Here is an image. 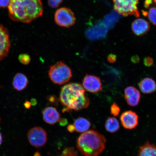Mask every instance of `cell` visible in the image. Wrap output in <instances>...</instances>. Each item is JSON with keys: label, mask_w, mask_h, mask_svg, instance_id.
Wrapping results in <instances>:
<instances>
[{"label": "cell", "mask_w": 156, "mask_h": 156, "mask_svg": "<svg viewBox=\"0 0 156 156\" xmlns=\"http://www.w3.org/2000/svg\"><path fill=\"white\" fill-rule=\"evenodd\" d=\"M27 138L31 145L35 147H41L47 141V133L44 129L34 127L29 130Z\"/></svg>", "instance_id": "7"}, {"label": "cell", "mask_w": 156, "mask_h": 156, "mask_svg": "<svg viewBox=\"0 0 156 156\" xmlns=\"http://www.w3.org/2000/svg\"><path fill=\"white\" fill-rule=\"evenodd\" d=\"M75 131L80 133H83L87 131L90 128L91 124L86 119L79 118L74 122Z\"/></svg>", "instance_id": "17"}, {"label": "cell", "mask_w": 156, "mask_h": 156, "mask_svg": "<svg viewBox=\"0 0 156 156\" xmlns=\"http://www.w3.org/2000/svg\"><path fill=\"white\" fill-rule=\"evenodd\" d=\"M0 121H1V119H0Z\"/></svg>", "instance_id": "37"}, {"label": "cell", "mask_w": 156, "mask_h": 156, "mask_svg": "<svg viewBox=\"0 0 156 156\" xmlns=\"http://www.w3.org/2000/svg\"><path fill=\"white\" fill-rule=\"evenodd\" d=\"M10 1L11 0H0V8L8 7Z\"/></svg>", "instance_id": "26"}, {"label": "cell", "mask_w": 156, "mask_h": 156, "mask_svg": "<svg viewBox=\"0 0 156 156\" xmlns=\"http://www.w3.org/2000/svg\"><path fill=\"white\" fill-rule=\"evenodd\" d=\"M24 105L25 108L27 109H29L30 108L31 104V103L28 102V101H26V102L25 103Z\"/></svg>", "instance_id": "32"}, {"label": "cell", "mask_w": 156, "mask_h": 156, "mask_svg": "<svg viewBox=\"0 0 156 156\" xmlns=\"http://www.w3.org/2000/svg\"><path fill=\"white\" fill-rule=\"evenodd\" d=\"M120 119L122 126L126 129H133L138 124V115L132 111H127L123 112Z\"/></svg>", "instance_id": "10"}, {"label": "cell", "mask_w": 156, "mask_h": 156, "mask_svg": "<svg viewBox=\"0 0 156 156\" xmlns=\"http://www.w3.org/2000/svg\"><path fill=\"white\" fill-rule=\"evenodd\" d=\"M138 86L141 92L146 94L153 93L156 90V83L151 78H144L140 82Z\"/></svg>", "instance_id": "14"}, {"label": "cell", "mask_w": 156, "mask_h": 156, "mask_svg": "<svg viewBox=\"0 0 156 156\" xmlns=\"http://www.w3.org/2000/svg\"><path fill=\"white\" fill-rule=\"evenodd\" d=\"M44 121L48 124L53 125L56 123L61 119V116L54 107H48L44 109L42 112Z\"/></svg>", "instance_id": "12"}, {"label": "cell", "mask_w": 156, "mask_h": 156, "mask_svg": "<svg viewBox=\"0 0 156 156\" xmlns=\"http://www.w3.org/2000/svg\"><path fill=\"white\" fill-rule=\"evenodd\" d=\"M32 102H31V104L33 105H35L37 104V101L35 100V99H32V101H31Z\"/></svg>", "instance_id": "33"}, {"label": "cell", "mask_w": 156, "mask_h": 156, "mask_svg": "<svg viewBox=\"0 0 156 156\" xmlns=\"http://www.w3.org/2000/svg\"><path fill=\"white\" fill-rule=\"evenodd\" d=\"M124 97L127 104L132 107L137 106L141 97L139 90L134 87H128L125 89Z\"/></svg>", "instance_id": "11"}, {"label": "cell", "mask_w": 156, "mask_h": 156, "mask_svg": "<svg viewBox=\"0 0 156 156\" xmlns=\"http://www.w3.org/2000/svg\"><path fill=\"white\" fill-rule=\"evenodd\" d=\"M106 140L96 130H91L83 133L78 138L77 147L84 156H98L104 151Z\"/></svg>", "instance_id": "3"}, {"label": "cell", "mask_w": 156, "mask_h": 156, "mask_svg": "<svg viewBox=\"0 0 156 156\" xmlns=\"http://www.w3.org/2000/svg\"><path fill=\"white\" fill-rule=\"evenodd\" d=\"M83 85L85 89L91 93H97L102 90V83L100 78L94 75H86Z\"/></svg>", "instance_id": "9"}, {"label": "cell", "mask_w": 156, "mask_h": 156, "mask_svg": "<svg viewBox=\"0 0 156 156\" xmlns=\"http://www.w3.org/2000/svg\"><path fill=\"white\" fill-rule=\"evenodd\" d=\"M150 29L149 23L144 19H136L132 24V30L136 36H143L149 31Z\"/></svg>", "instance_id": "13"}, {"label": "cell", "mask_w": 156, "mask_h": 156, "mask_svg": "<svg viewBox=\"0 0 156 156\" xmlns=\"http://www.w3.org/2000/svg\"><path fill=\"white\" fill-rule=\"evenodd\" d=\"M116 56L114 54H111L107 56V60L109 63H114L116 62Z\"/></svg>", "instance_id": "27"}, {"label": "cell", "mask_w": 156, "mask_h": 156, "mask_svg": "<svg viewBox=\"0 0 156 156\" xmlns=\"http://www.w3.org/2000/svg\"><path fill=\"white\" fill-rule=\"evenodd\" d=\"M59 100L65 107L63 112L71 110L79 111L87 108L90 101L85 95V90L80 84L71 83L62 87Z\"/></svg>", "instance_id": "2"}, {"label": "cell", "mask_w": 156, "mask_h": 156, "mask_svg": "<svg viewBox=\"0 0 156 156\" xmlns=\"http://www.w3.org/2000/svg\"><path fill=\"white\" fill-rule=\"evenodd\" d=\"M54 20L58 26L67 28L73 26L76 21L73 12L67 7H62L58 9L55 13Z\"/></svg>", "instance_id": "6"}, {"label": "cell", "mask_w": 156, "mask_h": 156, "mask_svg": "<svg viewBox=\"0 0 156 156\" xmlns=\"http://www.w3.org/2000/svg\"><path fill=\"white\" fill-rule=\"evenodd\" d=\"M78 152L75 148L66 147L64 148L62 153L58 156H78Z\"/></svg>", "instance_id": "20"}, {"label": "cell", "mask_w": 156, "mask_h": 156, "mask_svg": "<svg viewBox=\"0 0 156 156\" xmlns=\"http://www.w3.org/2000/svg\"><path fill=\"white\" fill-rule=\"evenodd\" d=\"M59 123L60 125L62 126H65L68 124V121L67 119H60L59 121Z\"/></svg>", "instance_id": "31"}, {"label": "cell", "mask_w": 156, "mask_h": 156, "mask_svg": "<svg viewBox=\"0 0 156 156\" xmlns=\"http://www.w3.org/2000/svg\"><path fill=\"white\" fill-rule=\"evenodd\" d=\"M144 65L147 67H151L153 64V60L151 57H146L144 59Z\"/></svg>", "instance_id": "25"}, {"label": "cell", "mask_w": 156, "mask_h": 156, "mask_svg": "<svg viewBox=\"0 0 156 156\" xmlns=\"http://www.w3.org/2000/svg\"><path fill=\"white\" fill-rule=\"evenodd\" d=\"M105 127L107 132L114 133L119 129L120 123L115 117H108L105 122Z\"/></svg>", "instance_id": "18"}, {"label": "cell", "mask_w": 156, "mask_h": 156, "mask_svg": "<svg viewBox=\"0 0 156 156\" xmlns=\"http://www.w3.org/2000/svg\"><path fill=\"white\" fill-rule=\"evenodd\" d=\"M138 156H156V145L146 142L140 146Z\"/></svg>", "instance_id": "16"}, {"label": "cell", "mask_w": 156, "mask_h": 156, "mask_svg": "<svg viewBox=\"0 0 156 156\" xmlns=\"http://www.w3.org/2000/svg\"><path fill=\"white\" fill-rule=\"evenodd\" d=\"M131 61L134 64H137L139 63L140 61V58L139 56L137 55L133 56L131 58Z\"/></svg>", "instance_id": "28"}, {"label": "cell", "mask_w": 156, "mask_h": 156, "mask_svg": "<svg viewBox=\"0 0 156 156\" xmlns=\"http://www.w3.org/2000/svg\"><path fill=\"white\" fill-rule=\"evenodd\" d=\"M3 137L2 136L1 132H0V145H1L2 142Z\"/></svg>", "instance_id": "34"}, {"label": "cell", "mask_w": 156, "mask_h": 156, "mask_svg": "<svg viewBox=\"0 0 156 156\" xmlns=\"http://www.w3.org/2000/svg\"><path fill=\"white\" fill-rule=\"evenodd\" d=\"M48 76L54 83L62 85L71 79L72 73L70 68L60 61L51 66L48 71Z\"/></svg>", "instance_id": "4"}, {"label": "cell", "mask_w": 156, "mask_h": 156, "mask_svg": "<svg viewBox=\"0 0 156 156\" xmlns=\"http://www.w3.org/2000/svg\"><path fill=\"white\" fill-rule=\"evenodd\" d=\"M110 113L114 116H117L120 114V108L116 103H113L110 107Z\"/></svg>", "instance_id": "23"}, {"label": "cell", "mask_w": 156, "mask_h": 156, "mask_svg": "<svg viewBox=\"0 0 156 156\" xmlns=\"http://www.w3.org/2000/svg\"><path fill=\"white\" fill-rule=\"evenodd\" d=\"M11 46L9 31L0 24V61L7 57Z\"/></svg>", "instance_id": "8"}, {"label": "cell", "mask_w": 156, "mask_h": 156, "mask_svg": "<svg viewBox=\"0 0 156 156\" xmlns=\"http://www.w3.org/2000/svg\"><path fill=\"white\" fill-rule=\"evenodd\" d=\"M139 0H112L115 10L119 14L127 16L133 15L140 16L137 7Z\"/></svg>", "instance_id": "5"}, {"label": "cell", "mask_w": 156, "mask_h": 156, "mask_svg": "<svg viewBox=\"0 0 156 156\" xmlns=\"http://www.w3.org/2000/svg\"><path fill=\"white\" fill-rule=\"evenodd\" d=\"M153 1H154V2L156 4V0H153Z\"/></svg>", "instance_id": "36"}, {"label": "cell", "mask_w": 156, "mask_h": 156, "mask_svg": "<svg viewBox=\"0 0 156 156\" xmlns=\"http://www.w3.org/2000/svg\"><path fill=\"white\" fill-rule=\"evenodd\" d=\"M147 16L151 23L156 25V7L151 8L147 12Z\"/></svg>", "instance_id": "21"}, {"label": "cell", "mask_w": 156, "mask_h": 156, "mask_svg": "<svg viewBox=\"0 0 156 156\" xmlns=\"http://www.w3.org/2000/svg\"><path fill=\"white\" fill-rule=\"evenodd\" d=\"M34 156H41V154L39 152H37L35 153Z\"/></svg>", "instance_id": "35"}, {"label": "cell", "mask_w": 156, "mask_h": 156, "mask_svg": "<svg viewBox=\"0 0 156 156\" xmlns=\"http://www.w3.org/2000/svg\"><path fill=\"white\" fill-rule=\"evenodd\" d=\"M67 129L68 131L71 133H73L74 131H75V126L73 124H69L67 126Z\"/></svg>", "instance_id": "29"}, {"label": "cell", "mask_w": 156, "mask_h": 156, "mask_svg": "<svg viewBox=\"0 0 156 156\" xmlns=\"http://www.w3.org/2000/svg\"><path fill=\"white\" fill-rule=\"evenodd\" d=\"M63 0H48L49 5L52 8H57L63 2Z\"/></svg>", "instance_id": "24"}, {"label": "cell", "mask_w": 156, "mask_h": 156, "mask_svg": "<svg viewBox=\"0 0 156 156\" xmlns=\"http://www.w3.org/2000/svg\"><path fill=\"white\" fill-rule=\"evenodd\" d=\"M153 0H145L144 3V7L146 9H148L153 3Z\"/></svg>", "instance_id": "30"}, {"label": "cell", "mask_w": 156, "mask_h": 156, "mask_svg": "<svg viewBox=\"0 0 156 156\" xmlns=\"http://www.w3.org/2000/svg\"><path fill=\"white\" fill-rule=\"evenodd\" d=\"M28 83V78L22 73H17L13 78L12 85L16 90L21 91L26 88Z\"/></svg>", "instance_id": "15"}, {"label": "cell", "mask_w": 156, "mask_h": 156, "mask_svg": "<svg viewBox=\"0 0 156 156\" xmlns=\"http://www.w3.org/2000/svg\"><path fill=\"white\" fill-rule=\"evenodd\" d=\"M112 13V14L107 15L105 17L104 23L107 27H112L115 24L118 20V16Z\"/></svg>", "instance_id": "19"}, {"label": "cell", "mask_w": 156, "mask_h": 156, "mask_svg": "<svg viewBox=\"0 0 156 156\" xmlns=\"http://www.w3.org/2000/svg\"><path fill=\"white\" fill-rule=\"evenodd\" d=\"M19 60L21 64L27 65L30 63L31 58L29 55L26 54H20L19 56Z\"/></svg>", "instance_id": "22"}, {"label": "cell", "mask_w": 156, "mask_h": 156, "mask_svg": "<svg viewBox=\"0 0 156 156\" xmlns=\"http://www.w3.org/2000/svg\"><path fill=\"white\" fill-rule=\"evenodd\" d=\"M9 18L15 22L30 23L41 16V0H11L8 7Z\"/></svg>", "instance_id": "1"}]
</instances>
